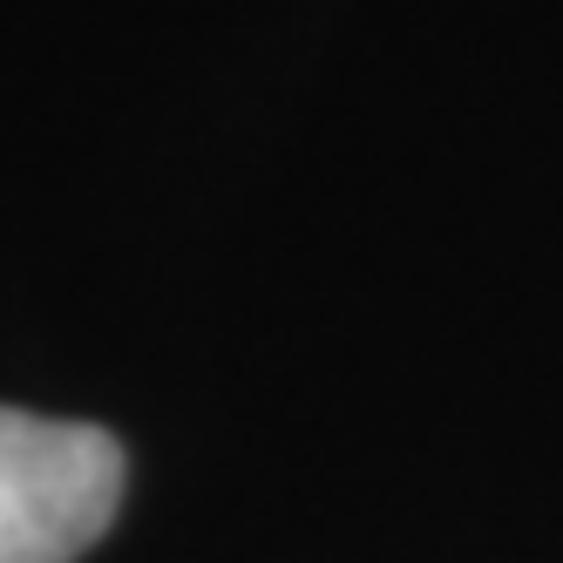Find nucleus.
Returning a JSON list of instances; mask_svg holds the SVG:
<instances>
[{
    "label": "nucleus",
    "instance_id": "nucleus-1",
    "mask_svg": "<svg viewBox=\"0 0 563 563\" xmlns=\"http://www.w3.org/2000/svg\"><path fill=\"white\" fill-rule=\"evenodd\" d=\"M123 509V449L89 421L0 408V563H75Z\"/></svg>",
    "mask_w": 563,
    "mask_h": 563
}]
</instances>
